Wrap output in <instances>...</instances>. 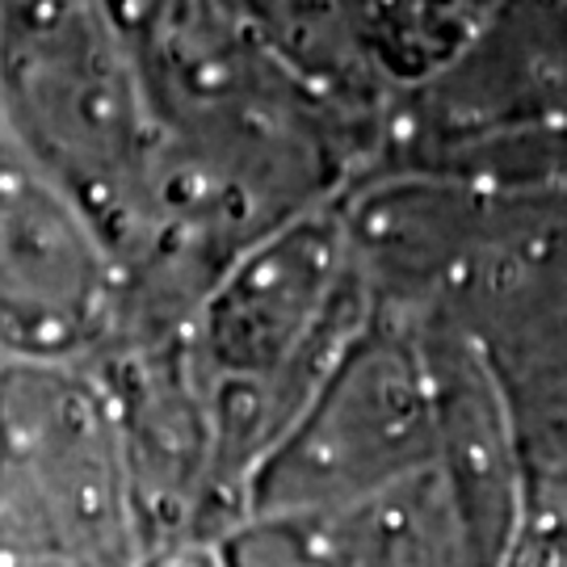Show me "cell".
Segmentation results:
<instances>
[{"mask_svg":"<svg viewBox=\"0 0 567 567\" xmlns=\"http://www.w3.org/2000/svg\"><path fill=\"white\" fill-rule=\"evenodd\" d=\"M219 550L227 567H349L337 529H244Z\"/></svg>","mask_w":567,"mask_h":567,"instance_id":"obj_1","label":"cell"},{"mask_svg":"<svg viewBox=\"0 0 567 567\" xmlns=\"http://www.w3.org/2000/svg\"><path fill=\"white\" fill-rule=\"evenodd\" d=\"M505 567H567V526L547 529L538 538H522Z\"/></svg>","mask_w":567,"mask_h":567,"instance_id":"obj_2","label":"cell"},{"mask_svg":"<svg viewBox=\"0 0 567 567\" xmlns=\"http://www.w3.org/2000/svg\"><path fill=\"white\" fill-rule=\"evenodd\" d=\"M147 567H227L224 550L219 547H173V550H156Z\"/></svg>","mask_w":567,"mask_h":567,"instance_id":"obj_3","label":"cell"}]
</instances>
